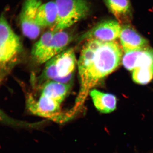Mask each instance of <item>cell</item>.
<instances>
[{"label":"cell","mask_w":153,"mask_h":153,"mask_svg":"<svg viewBox=\"0 0 153 153\" xmlns=\"http://www.w3.org/2000/svg\"><path fill=\"white\" fill-rule=\"evenodd\" d=\"M122 25L117 20L107 19L99 22L79 37V41L95 39L102 42L115 41L120 37Z\"/></svg>","instance_id":"6"},{"label":"cell","mask_w":153,"mask_h":153,"mask_svg":"<svg viewBox=\"0 0 153 153\" xmlns=\"http://www.w3.org/2000/svg\"><path fill=\"white\" fill-rule=\"evenodd\" d=\"M55 31L53 28H51L49 31L45 32L41 38L34 44L32 48V57L34 60L39 64L44 63V60L45 55L49 48V44Z\"/></svg>","instance_id":"14"},{"label":"cell","mask_w":153,"mask_h":153,"mask_svg":"<svg viewBox=\"0 0 153 153\" xmlns=\"http://www.w3.org/2000/svg\"><path fill=\"white\" fill-rule=\"evenodd\" d=\"M76 64L74 49L64 50L46 63L40 80L43 84L51 80L71 84Z\"/></svg>","instance_id":"3"},{"label":"cell","mask_w":153,"mask_h":153,"mask_svg":"<svg viewBox=\"0 0 153 153\" xmlns=\"http://www.w3.org/2000/svg\"><path fill=\"white\" fill-rule=\"evenodd\" d=\"M108 10L121 25L131 24L133 10L130 0H104Z\"/></svg>","instance_id":"9"},{"label":"cell","mask_w":153,"mask_h":153,"mask_svg":"<svg viewBox=\"0 0 153 153\" xmlns=\"http://www.w3.org/2000/svg\"><path fill=\"white\" fill-rule=\"evenodd\" d=\"M42 4L41 0H25L20 13L19 22L22 33L32 40L36 39L41 33V28L36 22V16Z\"/></svg>","instance_id":"5"},{"label":"cell","mask_w":153,"mask_h":153,"mask_svg":"<svg viewBox=\"0 0 153 153\" xmlns=\"http://www.w3.org/2000/svg\"><path fill=\"white\" fill-rule=\"evenodd\" d=\"M72 38L71 34L65 30L56 31L44 57V63L64 51L71 41Z\"/></svg>","instance_id":"10"},{"label":"cell","mask_w":153,"mask_h":153,"mask_svg":"<svg viewBox=\"0 0 153 153\" xmlns=\"http://www.w3.org/2000/svg\"><path fill=\"white\" fill-rule=\"evenodd\" d=\"M71 84L48 81L42 86L41 95L52 99L62 104L71 89Z\"/></svg>","instance_id":"12"},{"label":"cell","mask_w":153,"mask_h":153,"mask_svg":"<svg viewBox=\"0 0 153 153\" xmlns=\"http://www.w3.org/2000/svg\"><path fill=\"white\" fill-rule=\"evenodd\" d=\"M57 16L52 28L56 31L65 30L87 16L90 5L86 0H55Z\"/></svg>","instance_id":"4"},{"label":"cell","mask_w":153,"mask_h":153,"mask_svg":"<svg viewBox=\"0 0 153 153\" xmlns=\"http://www.w3.org/2000/svg\"><path fill=\"white\" fill-rule=\"evenodd\" d=\"M57 8L55 1L42 4L38 9L36 22L40 27H53L56 23Z\"/></svg>","instance_id":"13"},{"label":"cell","mask_w":153,"mask_h":153,"mask_svg":"<svg viewBox=\"0 0 153 153\" xmlns=\"http://www.w3.org/2000/svg\"><path fill=\"white\" fill-rule=\"evenodd\" d=\"M122 63L125 68L131 71L135 68L153 66V49L149 47L126 53Z\"/></svg>","instance_id":"7"},{"label":"cell","mask_w":153,"mask_h":153,"mask_svg":"<svg viewBox=\"0 0 153 153\" xmlns=\"http://www.w3.org/2000/svg\"><path fill=\"white\" fill-rule=\"evenodd\" d=\"M150 153H153V151H152V152H151Z\"/></svg>","instance_id":"16"},{"label":"cell","mask_w":153,"mask_h":153,"mask_svg":"<svg viewBox=\"0 0 153 153\" xmlns=\"http://www.w3.org/2000/svg\"><path fill=\"white\" fill-rule=\"evenodd\" d=\"M132 78L137 84H148L153 78V66L135 68L133 70Z\"/></svg>","instance_id":"15"},{"label":"cell","mask_w":153,"mask_h":153,"mask_svg":"<svg viewBox=\"0 0 153 153\" xmlns=\"http://www.w3.org/2000/svg\"><path fill=\"white\" fill-rule=\"evenodd\" d=\"M19 36L11 27L4 14L0 16V80L10 70L22 50Z\"/></svg>","instance_id":"2"},{"label":"cell","mask_w":153,"mask_h":153,"mask_svg":"<svg viewBox=\"0 0 153 153\" xmlns=\"http://www.w3.org/2000/svg\"><path fill=\"white\" fill-rule=\"evenodd\" d=\"M89 95L96 109L102 113H110L116 108L117 100L113 94L93 89L90 91Z\"/></svg>","instance_id":"11"},{"label":"cell","mask_w":153,"mask_h":153,"mask_svg":"<svg viewBox=\"0 0 153 153\" xmlns=\"http://www.w3.org/2000/svg\"><path fill=\"white\" fill-rule=\"evenodd\" d=\"M119 38L125 53L148 47L147 40L137 31L131 24L122 25Z\"/></svg>","instance_id":"8"},{"label":"cell","mask_w":153,"mask_h":153,"mask_svg":"<svg viewBox=\"0 0 153 153\" xmlns=\"http://www.w3.org/2000/svg\"><path fill=\"white\" fill-rule=\"evenodd\" d=\"M85 41L77 63L79 92L72 106L73 110L78 114L91 91L118 67L123 55L120 46L115 41L90 39Z\"/></svg>","instance_id":"1"}]
</instances>
